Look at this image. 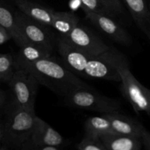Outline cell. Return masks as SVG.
<instances>
[{
  "mask_svg": "<svg viewBox=\"0 0 150 150\" xmlns=\"http://www.w3.org/2000/svg\"><path fill=\"white\" fill-rule=\"evenodd\" d=\"M79 17L74 13L54 10L51 27L55 29L59 36H65L79 25Z\"/></svg>",
  "mask_w": 150,
  "mask_h": 150,
  "instance_id": "2e32d148",
  "label": "cell"
},
{
  "mask_svg": "<svg viewBox=\"0 0 150 150\" xmlns=\"http://www.w3.org/2000/svg\"><path fill=\"white\" fill-rule=\"evenodd\" d=\"M13 1L19 11L32 20L45 26H51L54 10L30 0H13Z\"/></svg>",
  "mask_w": 150,
  "mask_h": 150,
  "instance_id": "8fae6325",
  "label": "cell"
},
{
  "mask_svg": "<svg viewBox=\"0 0 150 150\" xmlns=\"http://www.w3.org/2000/svg\"><path fill=\"white\" fill-rule=\"evenodd\" d=\"M79 150H107L100 139L84 137L78 146Z\"/></svg>",
  "mask_w": 150,
  "mask_h": 150,
  "instance_id": "44dd1931",
  "label": "cell"
},
{
  "mask_svg": "<svg viewBox=\"0 0 150 150\" xmlns=\"http://www.w3.org/2000/svg\"><path fill=\"white\" fill-rule=\"evenodd\" d=\"M110 16H117L123 13V6L121 0H100Z\"/></svg>",
  "mask_w": 150,
  "mask_h": 150,
  "instance_id": "7402d4cb",
  "label": "cell"
},
{
  "mask_svg": "<svg viewBox=\"0 0 150 150\" xmlns=\"http://www.w3.org/2000/svg\"><path fill=\"white\" fill-rule=\"evenodd\" d=\"M149 8H150V0H149Z\"/></svg>",
  "mask_w": 150,
  "mask_h": 150,
  "instance_id": "f1b7e54d",
  "label": "cell"
},
{
  "mask_svg": "<svg viewBox=\"0 0 150 150\" xmlns=\"http://www.w3.org/2000/svg\"><path fill=\"white\" fill-rule=\"evenodd\" d=\"M19 51L14 58L15 63H29L51 56V54L42 48L25 41L18 45Z\"/></svg>",
  "mask_w": 150,
  "mask_h": 150,
  "instance_id": "e0dca14e",
  "label": "cell"
},
{
  "mask_svg": "<svg viewBox=\"0 0 150 150\" xmlns=\"http://www.w3.org/2000/svg\"><path fill=\"white\" fill-rule=\"evenodd\" d=\"M118 72L121 79L122 92L134 111L138 114L144 112L150 116V89L136 79L130 71L129 64L119 67Z\"/></svg>",
  "mask_w": 150,
  "mask_h": 150,
  "instance_id": "8992f818",
  "label": "cell"
},
{
  "mask_svg": "<svg viewBox=\"0 0 150 150\" xmlns=\"http://www.w3.org/2000/svg\"><path fill=\"white\" fill-rule=\"evenodd\" d=\"M135 23L150 42V8L146 0H122Z\"/></svg>",
  "mask_w": 150,
  "mask_h": 150,
  "instance_id": "4fadbf2b",
  "label": "cell"
},
{
  "mask_svg": "<svg viewBox=\"0 0 150 150\" xmlns=\"http://www.w3.org/2000/svg\"><path fill=\"white\" fill-rule=\"evenodd\" d=\"M14 70V57L8 54H0V80L8 82Z\"/></svg>",
  "mask_w": 150,
  "mask_h": 150,
  "instance_id": "d6986e66",
  "label": "cell"
},
{
  "mask_svg": "<svg viewBox=\"0 0 150 150\" xmlns=\"http://www.w3.org/2000/svg\"><path fill=\"white\" fill-rule=\"evenodd\" d=\"M0 150H9L6 146H2V147L0 148Z\"/></svg>",
  "mask_w": 150,
  "mask_h": 150,
  "instance_id": "83f0119b",
  "label": "cell"
},
{
  "mask_svg": "<svg viewBox=\"0 0 150 150\" xmlns=\"http://www.w3.org/2000/svg\"><path fill=\"white\" fill-rule=\"evenodd\" d=\"M80 1L83 10H88L93 13L110 16L109 13L107 11L100 0H80Z\"/></svg>",
  "mask_w": 150,
  "mask_h": 150,
  "instance_id": "ffe728a7",
  "label": "cell"
},
{
  "mask_svg": "<svg viewBox=\"0 0 150 150\" xmlns=\"http://www.w3.org/2000/svg\"><path fill=\"white\" fill-rule=\"evenodd\" d=\"M83 12L85 13L86 18L94 26L108 35L113 40L127 46L132 43V38L128 32L117 22L114 21L111 16L88 10H83Z\"/></svg>",
  "mask_w": 150,
  "mask_h": 150,
  "instance_id": "9c48e42d",
  "label": "cell"
},
{
  "mask_svg": "<svg viewBox=\"0 0 150 150\" xmlns=\"http://www.w3.org/2000/svg\"><path fill=\"white\" fill-rule=\"evenodd\" d=\"M56 42L63 64L76 75L120 82L119 67L129 64L127 57L112 47L103 54L90 55L74 48L59 36Z\"/></svg>",
  "mask_w": 150,
  "mask_h": 150,
  "instance_id": "6da1fadb",
  "label": "cell"
},
{
  "mask_svg": "<svg viewBox=\"0 0 150 150\" xmlns=\"http://www.w3.org/2000/svg\"><path fill=\"white\" fill-rule=\"evenodd\" d=\"M16 68H22L30 73L39 84L62 98L76 89H93L52 55L32 62L15 63Z\"/></svg>",
  "mask_w": 150,
  "mask_h": 150,
  "instance_id": "7a4b0ae2",
  "label": "cell"
},
{
  "mask_svg": "<svg viewBox=\"0 0 150 150\" xmlns=\"http://www.w3.org/2000/svg\"><path fill=\"white\" fill-rule=\"evenodd\" d=\"M34 148H35V150H59V147H57V146H34Z\"/></svg>",
  "mask_w": 150,
  "mask_h": 150,
  "instance_id": "d4e9b609",
  "label": "cell"
},
{
  "mask_svg": "<svg viewBox=\"0 0 150 150\" xmlns=\"http://www.w3.org/2000/svg\"><path fill=\"white\" fill-rule=\"evenodd\" d=\"M10 40H12V38L9 32L0 25V45L4 44Z\"/></svg>",
  "mask_w": 150,
  "mask_h": 150,
  "instance_id": "cb8c5ba5",
  "label": "cell"
},
{
  "mask_svg": "<svg viewBox=\"0 0 150 150\" xmlns=\"http://www.w3.org/2000/svg\"><path fill=\"white\" fill-rule=\"evenodd\" d=\"M3 136H4V127L0 125V141L3 139Z\"/></svg>",
  "mask_w": 150,
  "mask_h": 150,
  "instance_id": "4316f807",
  "label": "cell"
},
{
  "mask_svg": "<svg viewBox=\"0 0 150 150\" xmlns=\"http://www.w3.org/2000/svg\"><path fill=\"white\" fill-rule=\"evenodd\" d=\"M16 21L19 36L17 45L26 41L52 54L54 38L48 26L32 20L19 10L16 11Z\"/></svg>",
  "mask_w": 150,
  "mask_h": 150,
  "instance_id": "5b68a950",
  "label": "cell"
},
{
  "mask_svg": "<svg viewBox=\"0 0 150 150\" xmlns=\"http://www.w3.org/2000/svg\"><path fill=\"white\" fill-rule=\"evenodd\" d=\"M7 83L14 95L15 105L35 109L39 83L30 73L22 68H16Z\"/></svg>",
  "mask_w": 150,
  "mask_h": 150,
  "instance_id": "52a82bcc",
  "label": "cell"
},
{
  "mask_svg": "<svg viewBox=\"0 0 150 150\" xmlns=\"http://www.w3.org/2000/svg\"><path fill=\"white\" fill-rule=\"evenodd\" d=\"M64 98L70 106L101 114L119 113L121 110V103L118 100L101 95L94 89H76Z\"/></svg>",
  "mask_w": 150,
  "mask_h": 150,
  "instance_id": "277c9868",
  "label": "cell"
},
{
  "mask_svg": "<svg viewBox=\"0 0 150 150\" xmlns=\"http://www.w3.org/2000/svg\"><path fill=\"white\" fill-rule=\"evenodd\" d=\"M59 37L74 48L90 55L103 54L111 48L89 29L79 25H77L68 35H59Z\"/></svg>",
  "mask_w": 150,
  "mask_h": 150,
  "instance_id": "ba28073f",
  "label": "cell"
},
{
  "mask_svg": "<svg viewBox=\"0 0 150 150\" xmlns=\"http://www.w3.org/2000/svg\"><path fill=\"white\" fill-rule=\"evenodd\" d=\"M141 140L146 150H150V133L145 129V127L142 131Z\"/></svg>",
  "mask_w": 150,
  "mask_h": 150,
  "instance_id": "603a6c76",
  "label": "cell"
},
{
  "mask_svg": "<svg viewBox=\"0 0 150 150\" xmlns=\"http://www.w3.org/2000/svg\"><path fill=\"white\" fill-rule=\"evenodd\" d=\"M6 98H7V96H6L5 92L4 91L0 90V108L5 103Z\"/></svg>",
  "mask_w": 150,
  "mask_h": 150,
  "instance_id": "484cf974",
  "label": "cell"
},
{
  "mask_svg": "<svg viewBox=\"0 0 150 150\" xmlns=\"http://www.w3.org/2000/svg\"><path fill=\"white\" fill-rule=\"evenodd\" d=\"M107 150H141L142 140L133 136L106 134L100 138Z\"/></svg>",
  "mask_w": 150,
  "mask_h": 150,
  "instance_id": "5bb4252c",
  "label": "cell"
},
{
  "mask_svg": "<svg viewBox=\"0 0 150 150\" xmlns=\"http://www.w3.org/2000/svg\"><path fill=\"white\" fill-rule=\"evenodd\" d=\"M36 117L35 109L15 105L4 127L3 139L16 147L26 145L30 139Z\"/></svg>",
  "mask_w": 150,
  "mask_h": 150,
  "instance_id": "3957f363",
  "label": "cell"
},
{
  "mask_svg": "<svg viewBox=\"0 0 150 150\" xmlns=\"http://www.w3.org/2000/svg\"><path fill=\"white\" fill-rule=\"evenodd\" d=\"M85 137L100 139L102 136L112 133L107 114L89 117L84 124Z\"/></svg>",
  "mask_w": 150,
  "mask_h": 150,
  "instance_id": "9a60e30c",
  "label": "cell"
},
{
  "mask_svg": "<svg viewBox=\"0 0 150 150\" xmlns=\"http://www.w3.org/2000/svg\"><path fill=\"white\" fill-rule=\"evenodd\" d=\"M34 146H59L64 143V139L46 122L38 116L29 142Z\"/></svg>",
  "mask_w": 150,
  "mask_h": 150,
  "instance_id": "30bf717a",
  "label": "cell"
},
{
  "mask_svg": "<svg viewBox=\"0 0 150 150\" xmlns=\"http://www.w3.org/2000/svg\"><path fill=\"white\" fill-rule=\"evenodd\" d=\"M0 25L4 28L16 44L19 41L16 21V12L6 4L0 2Z\"/></svg>",
  "mask_w": 150,
  "mask_h": 150,
  "instance_id": "ac0fdd59",
  "label": "cell"
},
{
  "mask_svg": "<svg viewBox=\"0 0 150 150\" xmlns=\"http://www.w3.org/2000/svg\"><path fill=\"white\" fill-rule=\"evenodd\" d=\"M107 116L112 133L141 139L144 127L140 122L120 113L107 114Z\"/></svg>",
  "mask_w": 150,
  "mask_h": 150,
  "instance_id": "7c38bea8",
  "label": "cell"
}]
</instances>
